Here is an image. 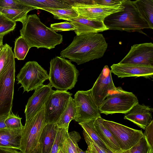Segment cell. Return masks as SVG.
Returning a JSON list of instances; mask_svg holds the SVG:
<instances>
[{
	"mask_svg": "<svg viewBox=\"0 0 153 153\" xmlns=\"http://www.w3.org/2000/svg\"><path fill=\"white\" fill-rule=\"evenodd\" d=\"M22 23V27L20 30V35L30 48L35 47L51 49L63 41L62 35L46 26L36 14L27 15Z\"/></svg>",
	"mask_w": 153,
	"mask_h": 153,
	"instance_id": "obj_2",
	"label": "cell"
},
{
	"mask_svg": "<svg viewBox=\"0 0 153 153\" xmlns=\"http://www.w3.org/2000/svg\"><path fill=\"white\" fill-rule=\"evenodd\" d=\"M72 95V94L67 91H53L45 105L46 124L56 123Z\"/></svg>",
	"mask_w": 153,
	"mask_h": 153,
	"instance_id": "obj_12",
	"label": "cell"
},
{
	"mask_svg": "<svg viewBox=\"0 0 153 153\" xmlns=\"http://www.w3.org/2000/svg\"><path fill=\"white\" fill-rule=\"evenodd\" d=\"M139 103L132 92L117 88L116 91L108 96L98 107L100 113L108 115L116 113L126 114Z\"/></svg>",
	"mask_w": 153,
	"mask_h": 153,
	"instance_id": "obj_6",
	"label": "cell"
},
{
	"mask_svg": "<svg viewBox=\"0 0 153 153\" xmlns=\"http://www.w3.org/2000/svg\"><path fill=\"white\" fill-rule=\"evenodd\" d=\"M81 138L79 133L77 131L68 133L65 140L68 153H78L79 147L77 143Z\"/></svg>",
	"mask_w": 153,
	"mask_h": 153,
	"instance_id": "obj_30",
	"label": "cell"
},
{
	"mask_svg": "<svg viewBox=\"0 0 153 153\" xmlns=\"http://www.w3.org/2000/svg\"><path fill=\"white\" fill-rule=\"evenodd\" d=\"M20 139L10 140H0V147L20 149Z\"/></svg>",
	"mask_w": 153,
	"mask_h": 153,
	"instance_id": "obj_38",
	"label": "cell"
},
{
	"mask_svg": "<svg viewBox=\"0 0 153 153\" xmlns=\"http://www.w3.org/2000/svg\"><path fill=\"white\" fill-rule=\"evenodd\" d=\"M0 7L29 12L36 8L20 2L19 0H0Z\"/></svg>",
	"mask_w": 153,
	"mask_h": 153,
	"instance_id": "obj_29",
	"label": "cell"
},
{
	"mask_svg": "<svg viewBox=\"0 0 153 153\" xmlns=\"http://www.w3.org/2000/svg\"><path fill=\"white\" fill-rule=\"evenodd\" d=\"M67 2L77 12L78 17L88 20L103 22L105 19L111 14L122 10L121 4L111 6L97 5L94 3L83 4L73 3L71 0Z\"/></svg>",
	"mask_w": 153,
	"mask_h": 153,
	"instance_id": "obj_11",
	"label": "cell"
},
{
	"mask_svg": "<svg viewBox=\"0 0 153 153\" xmlns=\"http://www.w3.org/2000/svg\"><path fill=\"white\" fill-rule=\"evenodd\" d=\"M3 36H0V48H1L3 46Z\"/></svg>",
	"mask_w": 153,
	"mask_h": 153,
	"instance_id": "obj_45",
	"label": "cell"
},
{
	"mask_svg": "<svg viewBox=\"0 0 153 153\" xmlns=\"http://www.w3.org/2000/svg\"><path fill=\"white\" fill-rule=\"evenodd\" d=\"M42 10L52 13L54 19H62L67 21L71 18H76L78 16V14L72 7L71 8H42Z\"/></svg>",
	"mask_w": 153,
	"mask_h": 153,
	"instance_id": "obj_26",
	"label": "cell"
},
{
	"mask_svg": "<svg viewBox=\"0 0 153 153\" xmlns=\"http://www.w3.org/2000/svg\"><path fill=\"white\" fill-rule=\"evenodd\" d=\"M22 129H7L0 131V140H10L20 139Z\"/></svg>",
	"mask_w": 153,
	"mask_h": 153,
	"instance_id": "obj_36",
	"label": "cell"
},
{
	"mask_svg": "<svg viewBox=\"0 0 153 153\" xmlns=\"http://www.w3.org/2000/svg\"><path fill=\"white\" fill-rule=\"evenodd\" d=\"M65 140V139L62 145L60 147L57 153H68L67 149Z\"/></svg>",
	"mask_w": 153,
	"mask_h": 153,
	"instance_id": "obj_43",
	"label": "cell"
},
{
	"mask_svg": "<svg viewBox=\"0 0 153 153\" xmlns=\"http://www.w3.org/2000/svg\"><path fill=\"white\" fill-rule=\"evenodd\" d=\"M15 72V61L0 77V116L8 115L12 111Z\"/></svg>",
	"mask_w": 153,
	"mask_h": 153,
	"instance_id": "obj_10",
	"label": "cell"
},
{
	"mask_svg": "<svg viewBox=\"0 0 153 153\" xmlns=\"http://www.w3.org/2000/svg\"><path fill=\"white\" fill-rule=\"evenodd\" d=\"M22 119L19 115L14 114L11 111L7 115L5 122L7 128L10 129H22L24 126L21 122Z\"/></svg>",
	"mask_w": 153,
	"mask_h": 153,
	"instance_id": "obj_34",
	"label": "cell"
},
{
	"mask_svg": "<svg viewBox=\"0 0 153 153\" xmlns=\"http://www.w3.org/2000/svg\"><path fill=\"white\" fill-rule=\"evenodd\" d=\"M53 91L49 83L43 85L35 90L26 105L25 111L26 121L33 117L42 109Z\"/></svg>",
	"mask_w": 153,
	"mask_h": 153,
	"instance_id": "obj_15",
	"label": "cell"
},
{
	"mask_svg": "<svg viewBox=\"0 0 153 153\" xmlns=\"http://www.w3.org/2000/svg\"><path fill=\"white\" fill-rule=\"evenodd\" d=\"M59 127L56 123L47 124L39 139L42 153H50L54 142Z\"/></svg>",
	"mask_w": 153,
	"mask_h": 153,
	"instance_id": "obj_19",
	"label": "cell"
},
{
	"mask_svg": "<svg viewBox=\"0 0 153 153\" xmlns=\"http://www.w3.org/2000/svg\"><path fill=\"white\" fill-rule=\"evenodd\" d=\"M17 84L23 88L24 92L35 90L43 85L48 79L47 71L35 61H29L25 63L16 76Z\"/></svg>",
	"mask_w": 153,
	"mask_h": 153,
	"instance_id": "obj_7",
	"label": "cell"
},
{
	"mask_svg": "<svg viewBox=\"0 0 153 153\" xmlns=\"http://www.w3.org/2000/svg\"><path fill=\"white\" fill-rule=\"evenodd\" d=\"M117 153H129V150L126 151H123L121 152Z\"/></svg>",
	"mask_w": 153,
	"mask_h": 153,
	"instance_id": "obj_47",
	"label": "cell"
},
{
	"mask_svg": "<svg viewBox=\"0 0 153 153\" xmlns=\"http://www.w3.org/2000/svg\"><path fill=\"white\" fill-rule=\"evenodd\" d=\"M133 2L141 17L153 29V0H137Z\"/></svg>",
	"mask_w": 153,
	"mask_h": 153,
	"instance_id": "obj_22",
	"label": "cell"
},
{
	"mask_svg": "<svg viewBox=\"0 0 153 153\" xmlns=\"http://www.w3.org/2000/svg\"><path fill=\"white\" fill-rule=\"evenodd\" d=\"M50 28L55 32L74 30L75 29L74 25L67 21L51 24Z\"/></svg>",
	"mask_w": 153,
	"mask_h": 153,
	"instance_id": "obj_37",
	"label": "cell"
},
{
	"mask_svg": "<svg viewBox=\"0 0 153 153\" xmlns=\"http://www.w3.org/2000/svg\"><path fill=\"white\" fill-rule=\"evenodd\" d=\"M78 153H86V152L85 151H84L79 148L78 150Z\"/></svg>",
	"mask_w": 153,
	"mask_h": 153,
	"instance_id": "obj_46",
	"label": "cell"
},
{
	"mask_svg": "<svg viewBox=\"0 0 153 153\" xmlns=\"http://www.w3.org/2000/svg\"><path fill=\"white\" fill-rule=\"evenodd\" d=\"M76 112L74 100L71 97L66 108L56 123L58 127L68 130L69 123L74 119Z\"/></svg>",
	"mask_w": 153,
	"mask_h": 153,
	"instance_id": "obj_23",
	"label": "cell"
},
{
	"mask_svg": "<svg viewBox=\"0 0 153 153\" xmlns=\"http://www.w3.org/2000/svg\"><path fill=\"white\" fill-rule=\"evenodd\" d=\"M121 4L123 7L122 10L105 19L103 22L106 27L110 30L137 32L146 35L142 30L150 27L140 16L133 1L122 0Z\"/></svg>",
	"mask_w": 153,
	"mask_h": 153,
	"instance_id": "obj_3",
	"label": "cell"
},
{
	"mask_svg": "<svg viewBox=\"0 0 153 153\" xmlns=\"http://www.w3.org/2000/svg\"><path fill=\"white\" fill-rule=\"evenodd\" d=\"M46 124L44 105L35 116L26 121L21 133L20 151L22 153H29L35 149Z\"/></svg>",
	"mask_w": 153,
	"mask_h": 153,
	"instance_id": "obj_5",
	"label": "cell"
},
{
	"mask_svg": "<svg viewBox=\"0 0 153 153\" xmlns=\"http://www.w3.org/2000/svg\"><path fill=\"white\" fill-rule=\"evenodd\" d=\"M28 13L19 10L0 7V13L7 18L14 22L22 23L27 16Z\"/></svg>",
	"mask_w": 153,
	"mask_h": 153,
	"instance_id": "obj_28",
	"label": "cell"
},
{
	"mask_svg": "<svg viewBox=\"0 0 153 153\" xmlns=\"http://www.w3.org/2000/svg\"><path fill=\"white\" fill-rule=\"evenodd\" d=\"M111 76V72L107 65L103 67L92 87L90 89L92 97L99 107L109 95L117 91Z\"/></svg>",
	"mask_w": 153,
	"mask_h": 153,
	"instance_id": "obj_13",
	"label": "cell"
},
{
	"mask_svg": "<svg viewBox=\"0 0 153 153\" xmlns=\"http://www.w3.org/2000/svg\"><path fill=\"white\" fill-rule=\"evenodd\" d=\"M7 117V115L0 116V131L7 129L5 123Z\"/></svg>",
	"mask_w": 153,
	"mask_h": 153,
	"instance_id": "obj_41",
	"label": "cell"
},
{
	"mask_svg": "<svg viewBox=\"0 0 153 153\" xmlns=\"http://www.w3.org/2000/svg\"><path fill=\"white\" fill-rule=\"evenodd\" d=\"M15 61L14 54L12 48L7 44L4 45L0 54V77Z\"/></svg>",
	"mask_w": 153,
	"mask_h": 153,
	"instance_id": "obj_25",
	"label": "cell"
},
{
	"mask_svg": "<svg viewBox=\"0 0 153 153\" xmlns=\"http://www.w3.org/2000/svg\"><path fill=\"white\" fill-rule=\"evenodd\" d=\"M83 134L88 147L86 153H114L112 151L105 150L94 142L88 134L83 131Z\"/></svg>",
	"mask_w": 153,
	"mask_h": 153,
	"instance_id": "obj_33",
	"label": "cell"
},
{
	"mask_svg": "<svg viewBox=\"0 0 153 153\" xmlns=\"http://www.w3.org/2000/svg\"><path fill=\"white\" fill-rule=\"evenodd\" d=\"M79 75L75 66L69 60L56 56L50 62L49 84L57 90L67 91L74 88Z\"/></svg>",
	"mask_w": 153,
	"mask_h": 153,
	"instance_id": "obj_4",
	"label": "cell"
},
{
	"mask_svg": "<svg viewBox=\"0 0 153 153\" xmlns=\"http://www.w3.org/2000/svg\"><path fill=\"white\" fill-rule=\"evenodd\" d=\"M67 21L70 22L75 27V29L74 31L76 35L85 33H98L108 30L103 22L91 20L78 17L69 19Z\"/></svg>",
	"mask_w": 153,
	"mask_h": 153,
	"instance_id": "obj_18",
	"label": "cell"
},
{
	"mask_svg": "<svg viewBox=\"0 0 153 153\" xmlns=\"http://www.w3.org/2000/svg\"><path fill=\"white\" fill-rule=\"evenodd\" d=\"M2 47L1 48H0V54L1 53V50H2Z\"/></svg>",
	"mask_w": 153,
	"mask_h": 153,
	"instance_id": "obj_48",
	"label": "cell"
},
{
	"mask_svg": "<svg viewBox=\"0 0 153 153\" xmlns=\"http://www.w3.org/2000/svg\"><path fill=\"white\" fill-rule=\"evenodd\" d=\"M153 109L139 103L135 105L125 114L124 118L133 122L142 128H146L153 120Z\"/></svg>",
	"mask_w": 153,
	"mask_h": 153,
	"instance_id": "obj_17",
	"label": "cell"
},
{
	"mask_svg": "<svg viewBox=\"0 0 153 153\" xmlns=\"http://www.w3.org/2000/svg\"><path fill=\"white\" fill-rule=\"evenodd\" d=\"M30 48L24 39L21 36H19L15 41L14 49L15 58L19 60L24 59Z\"/></svg>",
	"mask_w": 153,
	"mask_h": 153,
	"instance_id": "obj_27",
	"label": "cell"
},
{
	"mask_svg": "<svg viewBox=\"0 0 153 153\" xmlns=\"http://www.w3.org/2000/svg\"><path fill=\"white\" fill-rule=\"evenodd\" d=\"M29 153H42L40 145L39 143L35 149Z\"/></svg>",
	"mask_w": 153,
	"mask_h": 153,
	"instance_id": "obj_44",
	"label": "cell"
},
{
	"mask_svg": "<svg viewBox=\"0 0 153 153\" xmlns=\"http://www.w3.org/2000/svg\"><path fill=\"white\" fill-rule=\"evenodd\" d=\"M95 4L97 5L111 6L120 5L122 0H94Z\"/></svg>",
	"mask_w": 153,
	"mask_h": 153,
	"instance_id": "obj_40",
	"label": "cell"
},
{
	"mask_svg": "<svg viewBox=\"0 0 153 153\" xmlns=\"http://www.w3.org/2000/svg\"><path fill=\"white\" fill-rule=\"evenodd\" d=\"M68 133V130L59 128L54 142L50 153H58Z\"/></svg>",
	"mask_w": 153,
	"mask_h": 153,
	"instance_id": "obj_35",
	"label": "cell"
},
{
	"mask_svg": "<svg viewBox=\"0 0 153 153\" xmlns=\"http://www.w3.org/2000/svg\"><path fill=\"white\" fill-rule=\"evenodd\" d=\"M22 3L36 8H71V7L65 0H19Z\"/></svg>",
	"mask_w": 153,
	"mask_h": 153,
	"instance_id": "obj_21",
	"label": "cell"
},
{
	"mask_svg": "<svg viewBox=\"0 0 153 153\" xmlns=\"http://www.w3.org/2000/svg\"><path fill=\"white\" fill-rule=\"evenodd\" d=\"M111 72L118 77L142 76L153 78V67L114 64L111 66Z\"/></svg>",
	"mask_w": 153,
	"mask_h": 153,
	"instance_id": "obj_16",
	"label": "cell"
},
{
	"mask_svg": "<svg viewBox=\"0 0 153 153\" xmlns=\"http://www.w3.org/2000/svg\"><path fill=\"white\" fill-rule=\"evenodd\" d=\"M16 23L0 13V36H4L15 29Z\"/></svg>",
	"mask_w": 153,
	"mask_h": 153,
	"instance_id": "obj_32",
	"label": "cell"
},
{
	"mask_svg": "<svg viewBox=\"0 0 153 153\" xmlns=\"http://www.w3.org/2000/svg\"><path fill=\"white\" fill-rule=\"evenodd\" d=\"M129 153H153V148L143 136L136 144L129 149Z\"/></svg>",
	"mask_w": 153,
	"mask_h": 153,
	"instance_id": "obj_31",
	"label": "cell"
},
{
	"mask_svg": "<svg viewBox=\"0 0 153 153\" xmlns=\"http://www.w3.org/2000/svg\"><path fill=\"white\" fill-rule=\"evenodd\" d=\"M144 136L151 146L153 148V120L145 128Z\"/></svg>",
	"mask_w": 153,
	"mask_h": 153,
	"instance_id": "obj_39",
	"label": "cell"
},
{
	"mask_svg": "<svg viewBox=\"0 0 153 153\" xmlns=\"http://www.w3.org/2000/svg\"><path fill=\"white\" fill-rule=\"evenodd\" d=\"M108 47L103 35L89 33L76 35L70 44L60 53V56L68 59L78 65L102 57Z\"/></svg>",
	"mask_w": 153,
	"mask_h": 153,
	"instance_id": "obj_1",
	"label": "cell"
},
{
	"mask_svg": "<svg viewBox=\"0 0 153 153\" xmlns=\"http://www.w3.org/2000/svg\"><path fill=\"white\" fill-rule=\"evenodd\" d=\"M120 64L153 67V44H134L119 63Z\"/></svg>",
	"mask_w": 153,
	"mask_h": 153,
	"instance_id": "obj_14",
	"label": "cell"
},
{
	"mask_svg": "<svg viewBox=\"0 0 153 153\" xmlns=\"http://www.w3.org/2000/svg\"><path fill=\"white\" fill-rule=\"evenodd\" d=\"M0 153H22L17 149L5 148L0 147Z\"/></svg>",
	"mask_w": 153,
	"mask_h": 153,
	"instance_id": "obj_42",
	"label": "cell"
},
{
	"mask_svg": "<svg viewBox=\"0 0 153 153\" xmlns=\"http://www.w3.org/2000/svg\"><path fill=\"white\" fill-rule=\"evenodd\" d=\"M101 117L95 119L94 125L101 140L114 153L120 152L121 150L115 138L111 133L103 125Z\"/></svg>",
	"mask_w": 153,
	"mask_h": 153,
	"instance_id": "obj_20",
	"label": "cell"
},
{
	"mask_svg": "<svg viewBox=\"0 0 153 153\" xmlns=\"http://www.w3.org/2000/svg\"><path fill=\"white\" fill-rule=\"evenodd\" d=\"M76 112L74 120L78 123L101 117L98 107L91 95L90 89L79 91L74 95Z\"/></svg>",
	"mask_w": 153,
	"mask_h": 153,
	"instance_id": "obj_9",
	"label": "cell"
},
{
	"mask_svg": "<svg viewBox=\"0 0 153 153\" xmlns=\"http://www.w3.org/2000/svg\"><path fill=\"white\" fill-rule=\"evenodd\" d=\"M95 120H91L79 123V124L83 128V131L98 146L105 150L111 151L99 136L94 126Z\"/></svg>",
	"mask_w": 153,
	"mask_h": 153,
	"instance_id": "obj_24",
	"label": "cell"
},
{
	"mask_svg": "<svg viewBox=\"0 0 153 153\" xmlns=\"http://www.w3.org/2000/svg\"><path fill=\"white\" fill-rule=\"evenodd\" d=\"M103 123L113 135L122 151L129 149L144 136L141 130L134 129L104 119Z\"/></svg>",
	"mask_w": 153,
	"mask_h": 153,
	"instance_id": "obj_8",
	"label": "cell"
}]
</instances>
